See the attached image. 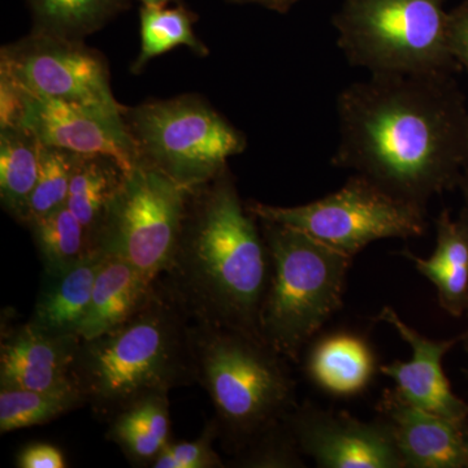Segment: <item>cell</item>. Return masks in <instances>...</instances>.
<instances>
[{"label":"cell","instance_id":"6da1fadb","mask_svg":"<svg viewBox=\"0 0 468 468\" xmlns=\"http://www.w3.org/2000/svg\"><path fill=\"white\" fill-rule=\"evenodd\" d=\"M454 73H378L338 94L332 165L424 206L463 180L468 110Z\"/></svg>","mask_w":468,"mask_h":468},{"label":"cell","instance_id":"7a4b0ae2","mask_svg":"<svg viewBox=\"0 0 468 468\" xmlns=\"http://www.w3.org/2000/svg\"><path fill=\"white\" fill-rule=\"evenodd\" d=\"M255 218L227 169L190 194L174 260L160 282L193 322L261 337L271 257Z\"/></svg>","mask_w":468,"mask_h":468},{"label":"cell","instance_id":"3957f363","mask_svg":"<svg viewBox=\"0 0 468 468\" xmlns=\"http://www.w3.org/2000/svg\"><path fill=\"white\" fill-rule=\"evenodd\" d=\"M73 377L100 418L196 380L193 320L165 285L124 324L81 340Z\"/></svg>","mask_w":468,"mask_h":468},{"label":"cell","instance_id":"277c9868","mask_svg":"<svg viewBox=\"0 0 468 468\" xmlns=\"http://www.w3.org/2000/svg\"><path fill=\"white\" fill-rule=\"evenodd\" d=\"M196 380L217 411L218 435L243 451L294 410L285 358L260 335L193 322Z\"/></svg>","mask_w":468,"mask_h":468},{"label":"cell","instance_id":"5b68a950","mask_svg":"<svg viewBox=\"0 0 468 468\" xmlns=\"http://www.w3.org/2000/svg\"><path fill=\"white\" fill-rule=\"evenodd\" d=\"M260 221L271 273L258 329L272 349L295 360L302 347L343 306L353 258L301 230Z\"/></svg>","mask_w":468,"mask_h":468},{"label":"cell","instance_id":"8992f818","mask_svg":"<svg viewBox=\"0 0 468 468\" xmlns=\"http://www.w3.org/2000/svg\"><path fill=\"white\" fill-rule=\"evenodd\" d=\"M445 0H345L337 45L354 67L378 73H454Z\"/></svg>","mask_w":468,"mask_h":468},{"label":"cell","instance_id":"52a82bcc","mask_svg":"<svg viewBox=\"0 0 468 468\" xmlns=\"http://www.w3.org/2000/svg\"><path fill=\"white\" fill-rule=\"evenodd\" d=\"M192 192L140 160L92 228V250L128 261L156 282L174 260Z\"/></svg>","mask_w":468,"mask_h":468},{"label":"cell","instance_id":"ba28073f","mask_svg":"<svg viewBox=\"0 0 468 468\" xmlns=\"http://www.w3.org/2000/svg\"><path fill=\"white\" fill-rule=\"evenodd\" d=\"M124 119L141 162L190 190L217 178L246 149L245 135L201 98L150 101L126 110Z\"/></svg>","mask_w":468,"mask_h":468},{"label":"cell","instance_id":"9c48e42d","mask_svg":"<svg viewBox=\"0 0 468 468\" xmlns=\"http://www.w3.org/2000/svg\"><path fill=\"white\" fill-rule=\"evenodd\" d=\"M248 208L260 220L301 230L350 258L378 239H411L427 230L424 206L402 201L356 174L337 192L307 205L252 202Z\"/></svg>","mask_w":468,"mask_h":468},{"label":"cell","instance_id":"30bf717a","mask_svg":"<svg viewBox=\"0 0 468 468\" xmlns=\"http://www.w3.org/2000/svg\"><path fill=\"white\" fill-rule=\"evenodd\" d=\"M0 73L27 94L52 98L124 117V107L111 90L110 73L100 52L82 42L66 41L33 33L3 48Z\"/></svg>","mask_w":468,"mask_h":468},{"label":"cell","instance_id":"8fae6325","mask_svg":"<svg viewBox=\"0 0 468 468\" xmlns=\"http://www.w3.org/2000/svg\"><path fill=\"white\" fill-rule=\"evenodd\" d=\"M285 426L298 451L323 468H405L392 430L381 419L359 420L346 412L303 406Z\"/></svg>","mask_w":468,"mask_h":468},{"label":"cell","instance_id":"7c38bea8","mask_svg":"<svg viewBox=\"0 0 468 468\" xmlns=\"http://www.w3.org/2000/svg\"><path fill=\"white\" fill-rule=\"evenodd\" d=\"M24 126L39 143L76 155L107 156L129 172L140 162L124 117H113L69 101L29 95Z\"/></svg>","mask_w":468,"mask_h":468},{"label":"cell","instance_id":"4fadbf2b","mask_svg":"<svg viewBox=\"0 0 468 468\" xmlns=\"http://www.w3.org/2000/svg\"><path fill=\"white\" fill-rule=\"evenodd\" d=\"M378 320L393 326L411 347V360H396L381 367L385 377L396 383V389L403 399L418 408L467 427L468 403L452 392L442 367L443 356L454 345L461 343L462 335L451 340H431L406 324L399 314L388 306L380 311Z\"/></svg>","mask_w":468,"mask_h":468},{"label":"cell","instance_id":"5bb4252c","mask_svg":"<svg viewBox=\"0 0 468 468\" xmlns=\"http://www.w3.org/2000/svg\"><path fill=\"white\" fill-rule=\"evenodd\" d=\"M81 338L52 334L27 322L3 335L0 388L52 390L77 385L73 366Z\"/></svg>","mask_w":468,"mask_h":468},{"label":"cell","instance_id":"9a60e30c","mask_svg":"<svg viewBox=\"0 0 468 468\" xmlns=\"http://www.w3.org/2000/svg\"><path fill=\"white\" fill-rule=\"evenodd\" d=\"M405 467L467 468L466 427L412 405L388 390L378 403Z\"/></svg>","mask_w":468,"mask_h":468},{"label":"cell","instance_id":"2e32d148","mask_svg":"<svg viewBox=\"0 0 468 468\" xmlns=\"http://www.w3.org/2000/svg\"><path fill=\"white\" fill-rule=\"evenodd\" d=\"M156 282H151L128 261L106 257L95 280L79 337L92 340L124 324L150 300Z\"/></svg>","mask_w":468,"mask_h":468},{"label":"cell","instance_id":"e0dca14e","mask_svg":"<svg viewBox=\"0 0 468 468\" xmlns=\"http://www.w3.org/2000/svg\"><path fill=\"white\" fill-rule=\"evenodd\" d=\"M436 227V249L428 260H421L411 251H403L402 255L414 261L419 272L436 286L442 309L460 318L466 311L468 295L467 209L457 220L443 209Z\"/></svg>","mask_w":468,"mask_h":468},{"label":"cell","instance_id":"ac0fdd59","mask_svg":"<svg viewBox=\"0 0 468 468\" xmlns=\"http://www.w3.org/2000/svg\"><path fill=\"white\" fill-rule=\"evenodd\" d=\"M104 261L106 255L91 250L66 272L45 276L29 322L52 334H79Z\"/></svg>","mask_w":468,"mask_h":468},{"label":"cell","instance_id":"d6986e66","mask_svg":"<svg viewBox=\"0 0 468 468\" xmlns=\"http://www.w3.org/2000/svg\"><path fill=\"white\" fill-rule=\"evenodd\" d=\"M306 371L325 392L354 396L372 380L375 356L362 338L346 334L326 335L307 356Z\"/></svg>","mask_w":468,"mask_h":468},{"label":"cell","instance_id":"ffe728a7","mask_svg":"<svg viewBox=\"0 0 468 468\" xmlns=\"http://www.w3.org/2000/svg\"><path fill=\"white\" fill-rule=\"evenodd\" d=\"M171 433L168 394L144 397L110 420L107 439L115 442L129 461L153 466Z\"/></svg>","mask_w":468,"mask_h":468},{"label":"cell","instance_id":"44dd1931","mask_svg":"<svg viewBox=\"0 0 468 468\" xmlns=\"http://www.w3.org/2000/svg\"><path fill=\"white\" fill-rule=\"evenodd\" d=\"M41 165V143L26 126L0 129V198L23 223Z\"/></svg>","mask_w":468,"mask_h":468},{"label":"cell","instance_id":"7402d4cb","mask_svg":"<svg viewBox=\"0 0 468 468\" xmlns=\"http://www.w3.org/2000/svg\"><path fill=\"white\" fill-rule=\"evenodd\" d=\"M34 32L82 42L119 14L124 0H27Z\"/></svg>","mask_w":468,"mask_h":468},{"label":"cell","instance_id":"603a6c76","mask_svg":"<svg viewBox=\"0 0 468 468\" xmlns=\"http://www.w3.org/2000/svg\"><path fill=\"white\" fill-rule=\"evenodd\" d=\"M41 257L45 276H57L92 250L90 234L67 206L27 224Z\"/></svg>","mask_w":468,"mask_h":468},{"label":"cell","instance_id":"cb8c5ba5","mask_svg":"<svg viewBox=\"0 0 468 468\" xmlns=\"http://www.w3.org/2000/svg\"><path fill=\"white\" fill-rule=\"evenodd\" d=\"M126 172L115 160L101 155H77L67 207L90 234Z\"/></svg>","mask_w":468,"mask_h":468},{"label":"cell","instance_id":"d4e9b609","mask_svg":"<svg viewBox=\"0 0 468 468\" xmlns=\"http://www.w3.org/2000/svg\"><path fill=\"white\" fill-rule=\"evenodd\" d=\"M84 405L79 385L52 390L0 388V432L41 426Z\"/></svg>","mask_w":468,"mask_h":468},{"label":"cell","instance_id":"484cf974","mask_svg":"<svg viewBox=\"0 0 468 468\" xmlns=\"http://www.w3.org/2000/svg\"><path fill=\"white\" fill-rule=\"evenodd\" d=\"M141 52L133 66L138 73L154 58L178 46H186L190 50L205 57V46L194 34V15L183 5L168 8L167 5H144L140 11Z\"/></svg>","mask_w":468,"mask_h":468},{"label":"cell","instance_id":"4316f807","mask_svg":"<svg viewBox=\"0 0 468 468\" xmlns=\"http://www.w3.org/2000/svg\"><path fill=\"white\" fill-rule=\"evenodd\" d=\"M76 159V154L41 144L38 180L30 197L24 224L27 226L36 218L67 206Z\"/></svg>","mask_w":468,"mask_h":468},{"label":"cell","instance_id":"83f0119b","mask_svg":"<svg viewBox=\"0 0 468 468\" xmlns=\"http://www.w3.org/2000/svg\"><path fill=\"white\" fill-rule=\"evenodd\" d=\"M218 435L217 421H211L202 435L194 441H169L154 461V468H221L224 462L214 451L215 437Z\"/></svg>","mask_w":468,"mask_h":468},{"label":"cell","instance_id":"f1b7e54d","mask_svg":"<svg viewBox=\"0 0 468 468\" xmlns=\"http://www.w3.org/2000/svg\"><path fill=\"white\" fill-rule=\"evenodd\" d=\"M29 94L5 73H0V129L24 126Z\"/></svg>","mask_w":468,"mask_h":468},{"label":"cell","instance_id":"f546056e","mask_svg":"<svg viewBox=\"0 0 468 468\" xmlns=\"http://www.w3.org/2000/svg\"><path fill=\"white\" fill-rule=\"evenodd\" d=\"M448 43L452 57L468 72V0L448 14Z\"/></svg>","mask_w":468,"mask_h":468},{"label":"cell","instance_id":"4dcf8cb0","mask_svg":"<svg viewBox=\"0 0 468 468\" xmlns=\"http://www.w3.org/2000/svg\"><path fill=\"white\" fill-rule=\"evenodd\" d=\"M18 468H64L66 458L57 446L48 443H33L26 446L16 457Z\"/></svg>","mask_w":468,"mask_h":468},{"label":"cell","instance_id":"1f68e13d","mask_svg":"<svg viewBox=\"0 0 468 468\" xmlns=\"http://www.w3.org/2000/svg\"><path fill=\"white\" fill-rule=\"evenodd\" d=\"M233 2L255 3V5H263V7L280 12V14H285L298 0H233Z\"/></svg>","mask_w":468,"mask_h":468},{"label":"cell","instance_id":"d6a6232c","mask_svg":"<svg viewBox=\"0 0 468 468\" xmlns=\"http://www.w3.org/2000/svg\"><path fill=\"white\" fill-rule=\"evenodd\" d=\"M144 5H167L168 3L177 2V0H140Z\"/></svg>","mask_w":468,"mask_h":468},{"label":"cell","instance_id":"836d02e7","mask_svg":"<svg viewBox=\"0 0 468 468\" xmlns=\"http://www.w3.org/2000/svg\"><path fill=\"white\" fill-rule=\"evenodd\" d=\"M460 186L462 187V192H463L464 201H466V209L468 211V178L464 177L463 180L461 181Z\"/></svg>","mask_w":468,"mask_h":468},{"label":"cell","instance_id":"e575fe53","mask_svg":"<svg viewBox=\"0 0 468 468\" xmlns=\"http://www.w3.org/2000/svg\"><path fill=\"white\" fill-rule=\"evenodd\" d=\"M461 343L463 345V349L466 351L467 356H468V332L466 334L462 335L461 337ZM468 375V371H467Z\"/></svg>","mask_w":468,"mask_h":468},{"label":"cell","instance_id":"d590c367","mask_svg":"<svg viewBox=\"0 0 468 468\" xmlns=\"http://www.w3.org/2000/svg\"><path fill=\"white\" fill-rule=\"evenodd\" d=\"M466 441H467V468H468V426L466 427Z\"/></svg>","mask_w":468,"mask_h":468},{"label":"cell","instance_id":"8d00e7d4","mask_svg":"<svg viewBox=\"0 0 468 468\" xmlns=\"http://www.w3.org/2000/svg\"><path fill=\"white\" fill-rule=\"evenodd\" d=\"M466 310L468 311V295H467V304H466Z\"/></svg>","mask_w":468,"mask_h":468}]
</instances>
